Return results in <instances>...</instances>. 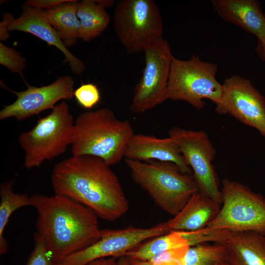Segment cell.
Wrapping results in <instances>:
<instances>
[{"mask_svg":"<svg viewBox=\"0 0 265 265\" xmlns=\"http://www.w3.org/2000/svg\"><path fill=\"white\" fill-rule=\"evenodd\" d=\"M51 183L55 194L88 207L103 220H116L129 209L117 175L97 157L73 156L58 162L53 168Z\"/></svg>","mask_w":265,"mask_h":265,"instance_id":"obj_1","label":"cell"},{"mask_svg":"<svg viewBox=\"0 0 265 265\" xmlns=\"http://www.w3.org/2000/svg\"><path fill=\"white\" fill-rule=\"evenodd\" d=\"M30 202L37 212V232L55 264L100 238L98 216L88 207L57 194H33Z\"/></svg>","mask_w":265,"mask_h":265,"instance_id":"obj_2","label":"cell"},{"mask_svg":"<svg viewBox=\"0 0 265 265\" xmlns=\"http://www.w3.org/2000/svg\"><path fill=\"white\" fill-rule=\"evenodd\" d=\"M134 134L131 123L118 119L109 108L83 112L74 121L72 153L94 156L109 166L114 165L124 158Z\"/></svg>","mask_w":265,"mask_h":265,"instance_id":"obj_3","label":"cell"},{"mask_svg":"<svg viewBox=\"0 0 265 265\" xmlns=\"http://www.w3.org/2000/svg\"><path fill=\"white\" fill-rule=\"evenodd\" d=\"M133 181L145 190L155 203L175 216L198 191L193 174L183 173L175 164L157 160L125 159Z\"/></svg>","mask_w":265,"mask_h":265,"instance_id":"obj_4","label":"cell"},{"mask_svg":"<svg viewBox=\"0 0 265 265\" xmlns=\"http://www.w3.org/2000/svg\"><path fill=\"white\" fill-rule=\"evenodd\" d=\"M74 121L67 103L62 101L30 130L21 133L19 142L25 152V167H39L65 153L71 144Z\"/></svg>","mask_w":265,"mask_h":265,"instance_id":"obj_5","label":"cell"},{"mask_svg":"<svg viewBox=\"0 0 265 265\" xmlns=\"http://www.w3.org/2000/svg\"><path fill=\"white\" fill-rule=\"evenodd\" d=\"M217 70V64L203 61L195 54L187 60L173 57L165 101H184L198 110L204 107V99L216 104L222 93V85L216 79Z\"/></svg>","mask_w":265,"mask_h":265,"instance_id":"obj_6","label":"cell"},{"mask_svg":"<svg viewBox=\"0 0 265 265\" xmlns=\"http://www.w3.org/2000/svg\"><path fill=\"white\" fill-rule=\"evenodd\" d=\"M222 205L204 229L227 232H254L265 234V197L243 184L222 180Z\"/></svg>","mask_w":265,"mask_h":265,"instance_id":"obj_7","label":"cell"},{"mask_svg":"<svg viewBox=\"0 0 265 265\" xmlns=\"http://www.w3.org/2000/svg\"><path fill=\"white\" fill-rule=\"evenodd\" d=\"M113 26L128 53L144 52L162 38L163 24L153 0H121L114 9Z\"/></svg>","mask_w":265,"mask_h":265,"instance_id":"obj_8","label":"cell"},{"mask_svg":"<svg viewBox=\"0 0 265 265\" xmlns=\"http://www.w3.org/2000/svg\"><path fill=\"white\" fill-rule=\"evenodd\" d=\"M145 67L136 84L130 110L141 113L165 101L166 89L173 58L168 42L163 37L146 47Z\"/></svg>","mask_w":265,"mask_h":265,"instance_id":"obj_9","label":"cell"},{"mask_svg":"<svg viewBox=\"0 0 265 265\" xmlns=\"http://www.w3.org/2000/svg\"><path fill=\"white\" fill-rule=\"evenodd\" d=\"M168 134L177 143L192 169L198 190L221 204V191L212 164L216 152L208 134L203 131L173 127Z\"/></svg>","mask_w":265,"mask_h":265,"instance_id":"obj_10","label":"cell"},{"mask_svg":"<svg viewBox=\"0 0 265 265\" xmlns=\"http://www.w3.org/2000/svg\"><path fill=\"white\" fill-rule=\"evenodd\" d=\"M170 232L168 221L150 228L130 226L121 229H103L100 238L95 242L55 265H87L102 258L116 259L124 256L147 239Z\"/></svg>","mask_w":265,"mask_h":265,"instance_id":"obj_11","label":"cell"},{"mask_svg":"<svg viewBox=\"0 0 265 265\" xmlns=\"http://www.w3.org/2000/svg\"><path fill=\"white\" fill-rule=\"evenodd\" d=\"M220 99L215 104L219 114H230L256 129L265 138V99L250 80L234 75L226 79Z\"/></svg>","mask_w":265,"mask_h":265,"instance_id":"obj_12","label":"cell"},{"mask_svg":"<svg viewBox=\"0 0 265 265\" xmlns=\"http://www.w3.org/2000/svg\"><path fill=\"white\" fill-rule=\"evenodd\" d=\"M27 88L15 91L3 83L0 85L17 96L12 104L4 106L0 111V120L14 118L23 121L49 109H53L59 101L71 100L74 97V81L68 75L61 76L50 84L35 87L26 82Z\"/></svg>","mask_w":265,"mask_h":265,"instance_id":"obj_13","label":"cell"},{"mask_svg":"<svg viewBox=\"0 0 265 265\" xmlns=\"http://www.w3.org/2000/svg\"><path fill=\"white\" fill-rule=\"evenodd\" d=\"M124 158L141 161L153 160L172 162L183 173L192 174L179 146L169 136L160 138L144 134H134L127 146Z\"/></svg>","mask_w":265,"mask_h":265,"instance_id":"obj_14","label":"cell"},{"mask_svg":"<svg viewBox=\"0 0 265 265\" xmlns=\"http://www.w3.org/2000/svg\"><path fill=\"white\" fill-rule=\"evenodd\" d=\"M8 29L32 34L59 49L64 55V62L69 64L75 74L80 75L85 70L84 64L69 51L53 28L44 18L41 9L24 3L21 15L12 20Z\"/></svg>","mask_w":265,"mask_h":265,"instance_id":"obj_15","label":"cell"},{"mask_svg":"<svg viewBox=\"0 0 265 265\" xmlns=\"http://www.w3.org/2000/svg\"><path fill=\"white\" fill-rule=\"evenodd\" d=\"M212 242L226 246L230 265H265V234L214 231Z\"/></svg>","mask_w":265,"mask_h":265,"instance_id":"obj_16","label":"cell"},{"mask_svg":"<svg viewBox=\"0 0 265 265\" xmlns=\"http://www.w3.org/2000/svg\"><path fill=\"white\" fill-rule=\"evenodd\" d=\"M214 11L224 21L255 36L265 35V15L256 0H212Z\"/></svg>","mask_w":265,"mask_h":265,"instance_id":"obj_17","label":"cell"},{"mask_svg":"<svg viewBox=\"0 0 265 265\" xmlns=\"http://www.w3.org/2000/svg\"><path fill=\"white\" fill-rule=\"evenodd\" d=\"M221 206V204L197 191L183 209L168 221L171 232H194L203 229L216 217Z\"/></svg>","mask_w":265,"mask_h":265,"instance_id":"obj_18","label":"cell"},{"mask_svg":"<svg viewBox=\"0 0 265 265\" xmlns=\"http://www.w3.org/2000/svg\"><path fill=\"white\" fill-rule=\"evenodd\" d=\"M77 0H68L51 9L41 10L44 18L67 48L74 46L80 39V23L77 15Z\"/></svg>","mask_w":265,"mask_h":265,"instance_id":"obj_19","label":"cell"},{"mask_svg":"<svg viewBox=\"0 0 265 265\" xmlns=\"http://www.w3.org/2000/svg\"><path fill=\"white\" fill-rule=\"evenodd\" d=\"M77 16L80 23V39L89 42L101 35L108 26L110 17L100 0L78 1Z\"/></svg>","mask_w":265,"mask_h":265,"instance_id":"obj_20","label":"cell"},{"mask_svg":"<svg viewBox=\"0 0 265 265\" xmlns=\"http://www.w3.org/2000/svg\"><path fill=\"white\" fill-rule=\"evenodd\" d=\"M185 247H189L186 240L179 232L171 231L140 244L124 256L132 260L149 261L164 252Z\"/></svg>","mask_w":265,"mask_h":265,"instance_id":"obj_21","label":"cell"},{"mask_svg":"<svg viewBox=\"0 0 265 265\" xmlns=\"http://www.w3.org/2000/svg\"><path fill=\"white\" fill-rule=\"evenodd\" d=\"M13 180L0 185V254H5L8 250V243L3 236L5 228L12 213L22 207L31 206L30 196L19 194L12 190Z\"/></svg>","mask_w":265,"mask_h":265,"instance_id":"obj_22","label":"cell"},{"mask_svg":"<svg viewBox=\"0 0 265 265\" xmlns=\"http://www.w3.org/2000/svg\"><path fill=\"white\" fill-rule=\"evenodd\" d=\"M182 265H230L226 246L221 243H202L189 246Z\"/></svg>","mask_w":265,"mask_h":265,"instance_id":"obj_23","label":"cell"},{"mask_svg":"<svg viewBox=\"0 0 265 265\" xmlns=\"http://www.w3.org/2000/svg\"><path fill=\"white\" fill-rule=\"evenodd\" d=\"M26 61L20 53L0 43V63L11 72L19 74L24 81L23 72L26 67Z\"/></svg>","mask_w":265,"mask_h":265,"instance_id":"obj_24","label":"cell"},{"mask_svg":"<svg viewBox=\"0 0 265 265\" xmlns=\"http://www.w3.org/2000/svg\"><path fill=\"white\" fill-rule=\"evenodd\" d=\"M74 97L80 106L87 109L94 107L101 99L97 85L90 83L82 84L75 90Z\"/></svg>","mask_w":265,"mask_h":265,"instance_id":"obj_25","label":"cell"},{"mask_svg":"<svg viewBox=\"0 0 265 265\" xmlns=\"http://www.w3.org/2000/svg\"><path fill=\"white\" fill-rule=\"evenodd\" d=\"M33 238L34 247L26 265H55L42 237L36 232Z\"/></svg>","mask_w":265,"mask_h":265,"instance_id":"obj_26","label":"cell"},{"mask_svg":"<svg viewBox=\"0 0 265 265\" xmlns=\"http://www.w3.org/2000/svg\"><path fill=\"white\" fill-rule=\"evenodd\" d=\"M189 247L171 250L152 258V265H182V260Z\"/></svg>","mask_w":265,"mask_h":265,"instance_id":"obj_27","label":"cell"},{"mask_svg":"<svg viewBox=\"0 0 265 265\" xmlns=\"http://www.w3.org/2000/svg\"><path fill=\"white\" fill-rule=\"evenodd\" d=\"M68 0H28L25 3L41 10L51 9Z\"/></svg>","mask_w":265,"mask_h":265,"instance_id":"obj_28","label":"cell"},{"mask_svg":"<svg viewBox=\"0 0 265 265\" xmlns=\"http://www.w3.org/2000/svg\"><path fill=\"white\" fill-rule=\"evenodd\" d=\"M2 17V20L0 24V39L1 41H4L9 38L8 26L12 20L14 18L12 14L8 13H3Z\"/></svg>","mask_w":265,"mask_h":265,"instance_id":"obj_29","label":"cell"},{"mask_svg":"<svg viewBox=\"0 0 265 265\" xmlns=\"http://www.w3.org/2000/svg\"><path fill=\"white\" fill-rule=\"evenodd\" d=\"M255 50L258 57L265 62V35L262 38L258 39Z\"/></svg>","mask_w":265,"mask_h":265,"instance_id":"obj_30","label":"cell"},{"mask_svg":"<svg viewBox=\"0 0 265 265\" xmlns=\"http://www.w3.org/2000/svg\"><path fill=\"white\" fill-rule=\"evenodd\" d=\"M115 258H102L91 262L87 265H117Z\"/></svg>","mask_w":265,"mask_h":265,"instance_id":"obj_31","label":"cell"},{"mask_svg":"<svg viewBox=\"0 0 265 265\" xmlns=\"http://www.w3.org/2000/svg\"><path fill=\"white\" fill-rule=\"evenodd\" d=\"M117 265H132L130 260L125 256L120 257Z\"/></svg>","mask_w":265,"mask_h":265,"instance_id":"obj_32","label":"cell"},{"mask_svg":"<svg viewBox=\"0 0 265 265\" xmlns=\"http://www.w3.org/2000/svg\"><path fill=\"white\" fill-rule=\"evenodd\" d=\"M130 261L132 265H152L149 261H139L132 260H130Z\"/></svg>","mask_w":265,"mask_h":265,"instance_id":"obj_33","label":"cell"}]
</instances>
